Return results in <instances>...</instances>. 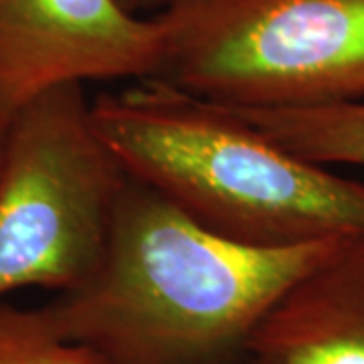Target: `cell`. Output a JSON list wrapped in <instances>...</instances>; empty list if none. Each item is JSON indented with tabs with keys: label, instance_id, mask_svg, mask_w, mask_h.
<instances>
[{
	"label": "cell",
	"instance_id": "obj_10",
	"mask_svg": "<svg viewBox=\"0 0 364 364\" xmlns=\"http://www.w3.org/2000/svg\"><path fill=\"white\" fill-rule=\"evenodd\" d=\"M11 116H13V109H6V107L0 105V160H2V148H4V140H6Z\"/></svg>",
	"mask_w": 364,
	"mask_h": 364
},
{
	"label": "cell",
	"instance_id": "obj_8",
	"mask_svg": "<svg viewBox=\"0 0 364 364\" xmlns=\"http://www.w3.org/2000/svg\"><path fill=\"white\" fill-rule=\"evenodd\" d=\"M0 364H107L87 346L61 336L41 308L0 301ZM247 364H259L249 360Z\"/></svg>",
	"mask_w": 364,
	"mask_h": 364
},
{
	"label": "cell",
	"instance_id": "obj_7",
	"mask_svg": "<svg viewBox=\"0 0 364 364\" xmlns=\"http://www.w3.org/2000/svg\"><path fill=\"white\" fill-rule=\"evenodd\" d=\"M227 109L296 156L324 166H364V102L299 109Z\"/></svg>",
	"mask_w": 364,
	"mask_h": 364
},
{
	"label": "cell",
	"instance_id": "obj_2",
	"mask_svg": "<svg viewBox=\"0 0 364 364\" xmlns=\"http://www.w3.org/2000/svg\"><path fill=\"white\" fill-rule=\"evenodd\" d=\"M91 107L130 176L213 233L267 249L364 237V182L287 152L223 105L144 79Z\"/></svg>",
	"mask_w": 364,
	"mask_h": 364
},
{
	"label": "cell",
	"instance_id": "obj_3",
	"mask_svg": "<svg viewBox=\"0 0 364 364\" xmlns=\"http://www.w3.org/2000/svg\"><path fill=\"white\" fill-rule=\"evenodd\" d=\"M152 81L245 109L364 102V0H174Z\"/></svg>",
	"mask_w": 364,
	"mask_h": 364
},
{
	"label": "cell",
	"instance_id": "obj_4",
	"mask_svg": "<svg viewBox=\"0 0 364 364\" xmlns=\"http://www.w3.org/2000/svg\"><path fill=\"white\" fill-rule=\"evenodd\" d=\"M128 181L81 83L18 105L0 160V301L25 287L63 294L85 284Z\"/></svg>",
	"mask_w": 364,
	"mask_h": 364
},
{
	"label": "cell",
	"instance_id": "obj_5",
	"mask_svg": "<svg viewBox=\"0 0 364 364\" xmlns=\"http://www.w3.org/2000/svg\"><path fill=\"white\" fill-rule=\"evenodd\" d=\"M162 26L119 0H0V105L90 81H144L156 73Z\"/></svg>",
	"mask_w": 364,
	"mask_h": 364
},
{
	"label": "cell",
	"instance_id": "obj_9",
	"mask_svg": "<svg viewBox=\"0 0 364 364\" xmlns=\"http://www.w3.org/2000/svg\"><path fill=\"white\" fill-rule=\"evenodd\" d=\"M174 0H119V4L134 14H140L144 11H162Z\"/></svg>",
	"mask_w": 364,
	"mask_h": 364
},
{
	"label": "cell",
	"instance_id": "obj_6",
	"mask_svg": "<svg viewBox=\"0 0 364 364\" xmlns=\"http://www.w3.org/2000/svg\"><path fill=\"white\" fill-rule=\"evenodd\" d=\"M259 364H364V237H346L255 330Z\"/></svg>",
	"mask_w": 364,
	"mask_h": 364
},
{
	"label": "cell",
	"instance_id": "obj_1",
	"mask_svg": "<svg viewBox=\"0 0 364 364\" xmlns=\"http://www.w3.org/2000/svg\"><path fill=\"white\" fill-rule=\"evenodd\" d=\"M344 239L243 245L130 176L100 267L41 310L107 364H247L265 316Z\"/></svg>",
	"mask_w": 364,
	"mask_h": 364
}]
</instances>
